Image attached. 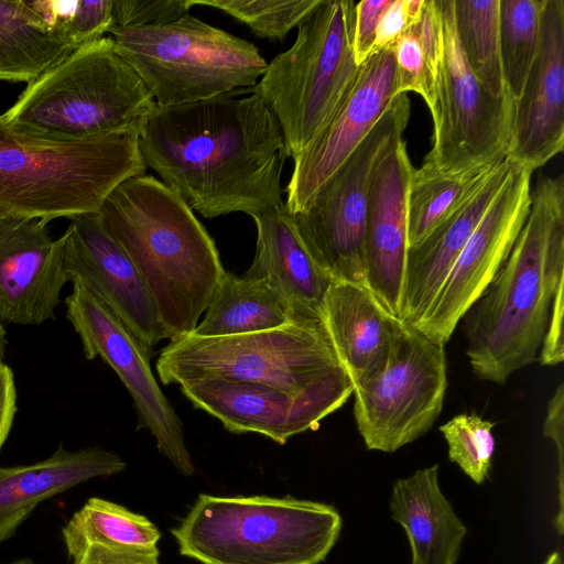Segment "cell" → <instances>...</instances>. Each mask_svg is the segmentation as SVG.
Instances as JSON below:
<instances>
[{"label":"cell","mask_w":564,"mask_h":564,"mask_svg":"<svg viewBox=\"0 0 564 564\" xmlns=\"http://www.w3.org/2000/svg\"><path fill=\"white\" fill-rule=\"evenodd\" d=\"M63 237L68 282L99 297L152 357L155 346L167 339L165 328L142 275L105 231L98 213L73 218Z\"/></svg>","instance_id":"cell-17"},{"label":"cell","mask_w":564,"mask_h":564,"mask_svg":"<svg viewBox=\"0 0 564 564\" xmlns=\"http://www.w3.org/2000/svg\"><path fill=\"white\" fill-rule=\"evenodd\" d=\"M356 2L323 0L293 45L268 63L251 90L276 118L294 159L326 123L357 75Z\"/></svg>","instance_id":"cell-9"},{"label":"cell","mask_w":564,"mask_h":564,"mask_svg":"<svg viewBox=\"0 0 564 564\" xmlns=\"http://www.w3.org/2000/svg\"><path fill=\"white\" fill-rule=\"evenodd\" d=\"M501 161L453 171L437 170L424 164L413 169L408 191L409 248L423 241Z\"/></svg>","instance_id":"cell-29"},{"label":"cell","mask_w":564,"mask_h":564,"mask_svg":"<svg viewBox=\"0 0 564 564\" xmlns=\"http://www.w3.org/2000/svg\"><path fill=\"white\" fill-rule=\"evenodd\" d=\"M321 317L354 387L383 365L397 317L366 285L333 281Z\"/></svg>","instance_id":"cell-25"},{"label":"cell","mask_w":564,"mask_h":564,"mask_svg":"<svg viewBox=\"0 0 564 564\" xmlns=\"http://www.w3.org/2000/svg\"><path fill=\"white\" fill-rule=\"evenodd\" d=\"M17 412V390L11 368L0 360V449Z\"/></svg>","instance_id":"cell-42"},{"label":"cell","mask_w":564,"mask_h":564,"mask_svg":"<svg viewBox=\"0 0 564 564\" xmlns=\"http://www.w3.org/2000/svg\"><path fill=\"white\" fill-rule=\"evenodd\" d=\"M191 0H112L111 26H155L188 14Z\"/></svg>","instance_id":"cell-35"},{"label":"cell","mask_w":564,"mask_h":564,"mask_svg":"<svg viewBox=\"0 0 564 564\" xmlns=\"http://www.w3.org/2000/svg\"><path fill=\"white\" fill-rule=\"evenodd\" d=\"M543 0H499V44L506 88L517 101L536 56Z\"/></svg>","instance_id":"cell-31"},{"label":"cell","mask_w":564,"mask_h":564,"mask_svg":"<svg viewBox=\"0 0 564 564\" xmlns=\"http://www.w3.org/2000/svg\"><path fill=\"white\" fill-rule=\"evenodd\" d=\"M542 564H563V558L560 552H552Z\"/></svg>","instance_id":"cell-44"},{"label":"cell","mask_w":564,"mask_h":564,"mask_svg":"<svg viewBox=\"0 0 564 564\" xmlns=\"http://www.w3.org/2000/svg\"><path fill=\"white\" fill-rule=\"evenodd\" d=\"M98 216L147 283L167 339L193 333L226 271L189 206L160 180L140 175L119 184Z\"/></svg>","instance_id":"cell-3"},{"label":"cell","mask_w":564,"mask_h":564,"mask_svg":"<svg viewBox=\"0 0 564 564\" xmlns=\"http://www.w3.org/2000/svg\"><path fill=\"white\" fill-rule=\"evenodd\" d=\"M112 24V0H77L75 10L63 29V37L78 47L96 41Z\"/></svg>","instance_id":"cell-36"},{"label":"cell","mask_w":564,"mask_h":564,"mask_svg":"<svg viewBox=\"0 0 564 564\" xmlns=\"http://www.w3.org/2000/svg\"><path fill=\"white\" fill-rule=\"evenodd\" d=\"M72 564H160L161 531L145 516L91 497L62 528Z\"/></svg>","instance_id":"cell-24"},{"label":"cell","mask_w":564,"mask_h":564,"mask_svg":"<svg viewBox=\"0 0 564 564\" xmlns=\"http://www.w3.org/2000/svg\"><path fill=\"white\" fill-rule=\"evenodd\" d=\"M75 48L48 31L25 0H0V80L30 84Z\"/></svg>","instance_id":"cell-28"},{"label":"cell","mask_w":564,"mask_h":564,"mask_svg":"<svg viewBox=\"0 0 564 564\" xmlns=\"http://www.w3.org/2000/svg\"><path fill=\"white\" fill-rule=\"evenodd\" d=\"M253 220L256 254L245 275L264 279L295 316L321 317L322 303L333 280L306 250L285 204Z\"/></svg>","instance_id":"cell-23"},{"label":"cell","mask_w":564,"mask_h":564,"mask_svg":"<svg viewBox=\"0 0 564 564\" xmlns=\"http://www.w3.org/2000/svg\"><path fill=\"white\" fill-rule=\"evenodd\" d=\"M138 134L63 140L0 120V216L41 219L98 213L126 180L144 175Z\"/></svg>","instance_id":"cell-4"},{"label":"cell","mask_w":564,"mask_h":564,"mask_svg":"<svg viewBox=\"0 0 564 564\" xmlns=\"http://www.w3.org/2000/svg\"><path fill=\"white\" fill-rule=\"evenodd\" d=\"M391 0H361L356 3L354 55L362 64L373 50L379 19Z\"/></svg>","instance_id":"cell-39"},{"label":"cell","mask_w":564,"mask_h":564,"mask_svg":"<svg viewBox=\"0 0 564 564\" xmlns=\"http://www.w3.org/2000/svg\"><path fill=\"white\" fill-rule=\"evenodd\" d=\"M323 0H191L246 24L252 33L270 41H283L319 7Z\"/></svg>","instance_id":"cell-32"},{"label":"cell","mask_w":564,"mask_h":564,"mask_svg":"<svg viewBox=\"0 0 564 564\" xmlns=\"http://www.w3.org/2000/svg\"><path fill=\"white\" fill-rule=\"evenodd\" d=\"M296 317L264 279L226 272L194 335L225 337L279 328Z\"/></svg>","instance_id":"cell-27"},{"label":"cell","mask_w":564,"mask_h":564,"mask_svg":"<svg viewBox=\"0 0 564 564\" xmlns=\"http://www.w3.org/2000/svg\"><path fill=\"white\" fill-rule=\"evenodd\" d=\"M409 26L405 0H391L379 19L372 52L389 47Z\"/></svg>","instance_id":"cell-41"},{"label":"cell","mask_w":564,"mask_h":564,"mask_svg":"<svg viewBox=\"0 0 564 564\" xmlns=\"http://www.w3.org/2000/svg\"><path fill=\"white\" fill-rule=\"evenodd\" d=\"M564 149V1L543 0L540 45L514 104L507 158L532 173Z\"/></svg>","instance_id":"cell-18"},{"label":"cell","mask_w":564,"mask_h":564,"mask_svg":"<svg viewBox=\"0 0 564 564\" xmlns=\"http://www.w3.org/2000/svg\"><path fill=\"white\" fill-rule=\"evenodd\" d=\"M399 95L391 47L372 52L333 113L293 159L286 200L290 214L305 210L317 191L368 134L392 99Z\"/></svg>","instance_id":"cell-15"},{"label":"cell","mask_w":564,"mask_h":564,"mask_svg":"<svg viewBox=\"0 0 564 564\" xmlns=\"http://www.w3.org/2000/svg\"><path fill=\"white\" fill-rule=\"evenodd\" d=\"M445 345L395 318L383 365L354 389V416L366 447L393 453L424 435L447 389Z\"/></svg>","instance_id":"cell-11"},{"label":"cell","mask_w":564,"mask_h":564,"mask_svg":"<svg viewBox=\"0 0 564 564\" xmlns=\"http://www.w3.org/2000/svg\"><path fill=\"white\" fill-rule=\"evenodd\" d=\"M411 107L397 95L368 134L317 191L308 207L292 214L306 250L333 280L366 285L365 223L372 174L403 140Z\"/></svg>","instance_id":"cell-10"},{"label":"cell","mask_w":564,"mask_h":564,"mask_svg":"<svg viewBox=\"0 0 564 564\" xmlns=\"http://www.w3.org/2000/svg\"><path fill=\"white\" fill-rule=\"evenodd\" d=\"M512 161L506 158L423 241L408 249L400 319L415 325L505 183Z\"/></svg>","instance_id":"cell-21"},{"label":"cell","mask_w":564,"mask_h":564,"mask_svg":"<svg viewBox=\"0 0 564 564\" xmlns=\"http://www.w3.org/2000/svg\"><path fill=\"white\" fill-rule=\"evenodd\" d=\"M564 284L560 285L552 302L545 335L540 348L539 360L544 366H557L564 359L563 314Z\"/></svg>","instance_id":"cell-40"},{"label":"cell","mask_w":564,"mask_h":564,"mask_svg":"<svg viewBox=\"0 0 564 564\" xmlns=\"http://www.w3.org/2000/svg\"><path fill=\"white\" fill-rule=\"evenodd\" d=\"M390 512L408 536L411 564L457 563L467 528L440 488L438 465L398 479Z\"/></svg>","instance_id":"cell-26"},{"label":"cell","mask_w":564,"mask_h":564,"mask_svg":"<svg viewBox=\"0 0 564 564\" xmlns=\"http://www.w3.org/2000/svg\"><path fill=\"white\" fill-rule=\"evenodd\" d=\"M420 44L423 55L437 78L444 50L443 18L440 0H424L419 20L408 28Z\"/></svg>","instance_id":"cell-38"},{"label":"cell","mask_w":564,"mask_h":564,"mask_svg":"<svg viewBox=\"0 0 564 564\" xmlns=\"http://www.w3.org/2000/svg\"><path fill=\"white\" fill-rule=\"evenodd\" d=\"M341 527L324 502L200 494L171 533L180 554L202 564H319Z\"/></svg>","instance_id":"cell-5"},{"label":"cell","mask_w":564,"mask_h":564,"mask_svg":"<svg viewBox=\"0 0 564 564\" xmlns=\"http://www.w3.org/2000/svg\"><path fill=\"white\" fill-rule=\"evenodd\" d=\"M241 91L155 105L138 135L147 167L205 218H254L284 205L281 174L290 155L280 124L258 94Z\"/></svg>","instance_id":"cell-1"},{"label":"cell","mask_w":564,"mask_h":564,"mask_svg":"<svg viewBox=\"0 0 564 564\" xmlns=\"http://www.w3.org/2000/svg\"><path fill=\"white\" fill-rule=\"evenodd\" d=\"M413 167L404 140L377 165L368 195L364 267L366 286L401 317L408 254V191Z\"/></svg>","instance_id":"cell-20"},{"label":"cell","mask_w":564,"mask_h":564,"mask_svg":"<svg viewBox=\"0 0 564 564\" xmlns=\"http://www.w3.org/2000/svg\"><path fill=\"white\" fill-rule=\"evenodd\" d=\"M65 304L66 316L80 338L86 358L100 357L130 393L137 430H148L158 451L175 469L183 476H193L195 466L185 444L183 423L156 383L150 368L151 357L118 316L83 284L73 283Z\"/></svg>","instance_id":"cell-13"},{"label":"cell","mask_w":564,"mask_h":564,"mask_svg":"<svg viewBox=\"0 0 564 564\" xmlns=\"http://www.w3.org/2000/svg\"><path fill=\"white\" fill-rule=\"evenodd\" d=\"M543 435L551 440L557 454V501L558 509L554 518L555 530L561 538L564 531V383L561 382L547 402L543 423Z\"/></svg>","instance_id":"cell-37"},{"label":"cell","mask_w":564,"mask_h":564,"mask_svg":"<svg viewBox=\"0 0 564 564\" xmlns=\"http://www.w3.org/2000/svg\"><path fill=\"white\" fill-rule=\"evenodd\" d=\"M351 381L293 395L274 387L224 379L181 386L192 404L215 416L235 434L254 432L284 445L292 436L316 430L354 393Z\"/></svg>","instance_id":"cell-16"},{"label":"cell","mask_w":564,"mask_h":564,"mask_svg":"<svg viewBox=\"0 0 564 564\" xmlns=\"http://www.w3.org/2000/svg\"><path fill=\"white\" fill-rule=\"evenodd\" d=\"M108 33L161 107L252 88L268 65L251 42L189 14L164 25L110 26Z\"/></svg>","instance_id":"cell-8"},{"label":"cell","mask_w":564,"mask_h":564,"mask_svg":"<svg viewBox=\"0 0 564 564\" xmlns=\"http://www.w3.org/2000/svg\"><path fill=\"white\" fill-rule=\"evenodd\" d=\"M390 47L394 55L398 94H419L432 115L436 102V77L429 67L415 36L408 29Z\"/></svg>","instance_id":"cell-34"},{"label":"cell","mask_w":564,"mask_h":564,"mask_svg":"<svg viewBox=\"0 0 564 564\" xmlns=\"http://www.w3.org/2000/svg\"><path fill=\"white\" fill-rule=\"evenodd\" d=\"M156 371L164 384L224 379L263 383L293 395L351 381L322 317L311 316L251 334L175 337L160 351Z\"/></svg>","instance_id":"cell-7"},{"label":"cell","mask_w":564,"mask_h":564,"mask_svg":"<svg viewBox=\"0 0 564 564\" xmlns=\"http://www.w3.org/2000/svg\"><path fill=\"white\" fill-rule=\"evenodd\" d=\"M562 284L564 176H545L531 192L529 215L507 260L463 316L477 377L503 384L538 359Z\"/></svg>","instance_id":"cell-2"},{"label":"cell","mask_w":564,"mask_h":564,"mask_svg":"<svg viewBox=\"0 0 564 564\" xmlns=\"http://www.w3.org/2000/svg\"><path fill=\"white\" fill-rule=\"evenodd\" d=\"M126 466L119 455L101 447L69 452L59 445L44 460L0 467V542L13 538L44 500L90 479L121 473Z\"/></svg>","instance_id":"cell-22"},{"label":"cell","mask_w":564,"mask_h":564,"mask_svg":"<svg viewBox=\"0 0 564 564\" xmlns=\"http://www.w3.org/2000/svg\"><path fill=\"white\" fill-rule=\"evenodd\" d=\"M444 50L436 78L433 147L423 162L443 171L507 158L516 101L495 97L471 72L454 25V0H440Z\"/></svg>","instance_id":"cell-12"},{"label":"cell","mask_w":564,"mask_h":564,"mask_svg":"<svg viewBox=\"0 0 564 564\" xmlns=\"http://www.w3.org/2000/svg\"><path fill=\"white\" fill-rule=\"evenodd\" d=\"M155 101L111 36L78 46L28 84L0 120L35 135L82 140L139 135Z\"/></svg>","instance_id":"cell-6"},{"label":"cell","mask_w":564,"mask_h":564,"mask_svg":"<svg viewBox=\"0 0 564 564\" xmlns=\"http://www.w3.org/2000/svg\"><path fill=\"white\" fill-rule=\"evenodd\" d=\"M424 0H405V8L410 21V26L419 20Z\"/></svg>","instance_id":"cell-43"},{"label":"cell","mask_w":564,"mask_h":564,"mask_svg":"<svg viewBox=\"0 0 564 564\" xmlns=\"http://www.w3.org/2000/svg\"><path fill=\"white\" fill-rule=\"evenodd\" d=\"M64 237L53 240L47 223L0 216V321L37 325L55 317L68 282Z\"/></svg>","instance_id":"cell-19"},{"label":"cell","mask_w":564,"mask_h":564,"mask_svg":"<svg viewBox=\"0 0 564 564\" xmlns=\"http://www.w3.org/2000/svg\"><path fill=\"white\" fill-rule=\"evenodd\" d=\"M492 427V422L474 413L457 414L440 427L449 460L478 485L486 480L491 467L496 447Z\"/></svg>","instance_id":"cell-33"},{"label":"cell","mask_w":564,"mask_h":564,"mask_svg":"<svg viewBox=\"0 0 564 564\" xmlns=\"http://www.w3.org/2000/svg\"><path fill=\"white\" fill-rule=\"evenodd\" d=\"M6 344H7L6 332H4L3 325H2V323L0 321V360H2V356H3V352H4Z\"/></svg>","instance_id":"cell-45"},{"label":"cell","mask_w":564,"mask_h":564,"mask_svg":"<svg viewBox=\"0 0 564 564\" xmlns=\"http://www.w3.org/2000/svg\"><path fill=\"white\" fill-rule=\"evenodd\" d=\"M513 163V162H512ZM532 172L513 163L499 192L414 325L445 345L507 260L530 212Z\"/></svg>","instance_id":"cell-14"},{"label":"cell","mask_w":564,"mask_h":564,"mask_svg":"<svg viewBox=\"0 0 564 564\" xmlns=\"http://www.w3.org/2000/svg\"><path fill=\"white\" fill-rule=\"evenodd\" d=\"M454 25L463 54L477 79L495 97L509 94L499 44V0H454Z\"/></svg>","instance_id":"cell-30"}]
</instances>
